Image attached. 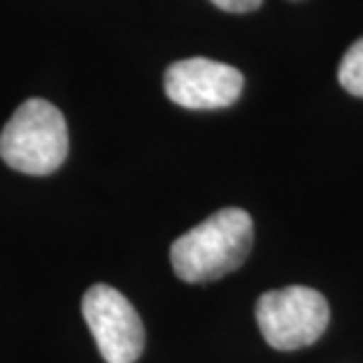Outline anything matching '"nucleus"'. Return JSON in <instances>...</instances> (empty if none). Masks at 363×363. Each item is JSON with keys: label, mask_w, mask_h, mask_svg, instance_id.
Returning a JSON list of instances; mask_svg holds the SVG:
<instances>
[{"label": "nucleus", "mask_w": 363, "mask_h": 363, "mask_svg": "<svg viewBox=\"0 0 363 363\" xmlns=\"http://www.w3.org/2000/svg\"><path fill=\"white\" fill-rule=\"evenodd\" d=\"M250 248V215L241 208H224L172 243L170 262L182 281L208 283L238 269Z\"/></svg>", "instance_id": "obj_1"}, {"label": "nucleus", "mask_w": 363, "mask_h": 363, "mask_svg": "<svg viewBox=\"0 0 363 363\" xmlns=\"http://www.w3.org/2000/svg\"><path fill=\"white\" fill-rule=\"evenodd\" d=\"M69 130L64 113L45 99L24 101L0 135V156L24 175H50L67 161Z\"/></svg>", "instance_id": "obj_2"}, {"label": "nucleus", "mask_w": 363, "mask_h": 363, "mask_svg": "<svg viewBox=\"0 0 363 363\" xmlns=\"http://www.w3.org/2000/svg\"><path fill=\"white\" fill-rule=\"evenodd\" d=\"M255 316L267 345L279 352H295L314 345L323 335L330 321V309L318 290L288 286L259 297Z\"/></svg>", "instance_id": "obj_3"}, {"label": "nucleus", "mask_w": 363, "mask_h": 363, "mask_svg": "<svg viewBox=\"0 0 363 363\" xmlns=\"http://www.w3.org/2000/svg\"><path fill=\"white\" fill-rule=\"evenodd\" d=\"M83 316L106 363H135L142 357L144 325L123 293L111 286H92L83 297Z\"/></svg>", "instance_id": "obj_4"}, {"label": "nucleus", "mask_w": 363, "mask_h": 363, "mask_svg": "<svg viewBox=\"0 0 363 363\" xmlns=\"http://www.w3.org/2000/svg\"><path fill=\"white\" fill-rule=\"evenodd\" d=\"M243 92V74L229 64L191 57V60L175 62L165 71V94L170 101L194 108V111H210V108L231 106Z\"/></svg>", "instance_id": "obj_5"}, {"label": "nucleus", "mask_w": 363, "mask_h": 363, "mask_svg": "<svg viewBox=\"0 0 363 363\" xmlns=\"http://www.w3.org/2000/svg\"><path fill=\"white\" fill-rule=\"evenodd\" d=\"M337 81L354 97H363V38H359L345 52L340 62Z\"/></svg>", "instance_id": "obj_6"}, {"label": "nucleus", "mask_w": 363, "mask_h": 363, "mask_svg": "<svg viewBox=\"0 0 363 363\" xmlns=\"http://www.w3.org/2000/svg\"><path fill=\"white\" fill-rule=\"evenodd\" d=\"M213 3L224 12H234V14H243V12H252L262 5V0H213Z\"/></svg>", "instance_id": "obj_7"}]
</instances>
